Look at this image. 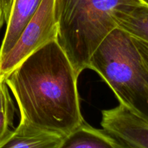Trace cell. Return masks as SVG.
Listing matches in <instances>:
<instances>
[{
	"label": "cell",
	"instance_id": "6da1fadb",
	"mask_svg": "<svg viewBox=\"0 0 148 148\" xmlns=\"http://www.w3.org/2000/svg\"><path fill=\"white\" fill-rule=\"evenodd\" d=\"M78 77L57 40L30 54L5 77L20 121L63 137L82 125Z\"/></svg>",
	"mask_w": 148,
	"mask_h": 148
},
{
	"label": "cell",
	"instance_id": "7a4b0ae2",
	"mask_svg": "<svg viewBox=\"0 0 148 148\" xmlns=\"http://www.w3.org/2000/svg\"><path fill=\"white\" fill-rule=\"evenodd\" d=\"M141 0H55L57 42L77 75L103 40L117 28L114 13L143 4Z\"/></svg>",
	"mask_w": 148,
	"mask_h": 148
},
{
	"label": "cell",
	"instance_id": "3957f363",
	"mask_svg": "<svg viewBox=\"0 0 148 148\" xmlns=\"http://www.w3.org/2000/svg\"><path fill=\"white\" fill-rule=\"evenodd\" d=\"M95 71L110 87L120 104L148 121V69L132 36L113 30L90 59Z\"/></svg>",
	"mask_w": 148,
	"mask_h": 148
},
{
	"label": "cell",
	"instance_id": "277c9868",
	"mask_svg": "<svg viewBox=\"0 0 148 148\" xmlns=\"http://www.w3.org/2000/svg\"><path fill=\"white\" fill-rule=\"evenodd\" d=\"M55 0H42L17 42L0 61V76L5 77L36 51L51 41L57 40Z\"/></svg>",
	"mask_w": 148,
	"mask_h": 148
},
{
	"label": "cell",
	"instance_id": "5b68a950",
	"mask_svg": "<svg viewBox=\"0 0 148 148\" xmlns=\"http://www.w3.org/2000/svg\"><path fill=\"white\" fill-rule=\"evenodd\" d=\"M101 125L106 132L130 148H148V121L121 104L102 111Z\"/></svg>",
	"mask_w": 148,
	"mask_h": 148
},
{
	"label": "cell",
	"instance_id": "8992f818",
	"mask_svg": "<svg viewBox=\"0 0 148 148\" xmlns=\"http://www.w3.org/2000/svg\"><path fill=\"white\" fill-rule=\"evenodd\" d=\"M64 137L20 121L0 148H59Z\"/></svg>",
	"mask_w": 148,
	"mask_h": 148
},
{
	"label": "cell",
	"instance_id": "52a82bcc",
	"mask_svg": "<svg viewBox=\"0 0 148 148\" xmlns=\"http://www.w3.org/2000/svg\"><path fill=\"white\" fill-rule=\"evenodd\" d=\"M42 0H13L7 29L0 47V61L17 42L22 31L37 11Z\"/></svg>",
	"mask_w": 148,
	"mask_h": 148
},
{
	"label": "cell",
	"instance_id": "ba28073f",
	"mask_svg": "<svg viewBox=\"0 0 148 148\" xmlns=\"http://www.w3.org/2000/svg\"><path fill=\"white\" fill-rule=\"evenodd\" d=\"M119 143L103 130L86 122L64 137L59 148H119Z\"/></svg>",
	"mask_w": 148,
	"mask_h": 148
},
{
	"label": "cell",
	"instance_id": "9c48e42d",
	"mask_svg": "<svg viewBox=\"0 0 148 148\" xmlns=\"http://www.w3.org/2000/svg\"><path fill=\"white\" fill-rule=\"evenodd\" d=\"M117 27L148 45V5L143 3L119 9L114 13Z\"/></svg>",
	"mask_w": 148,
	"mask_h": 148
},
{
	"label": "cell",
	"instance_id": "30bf717a",
	"mask_svg": "<svg viewBox=\"0 0 148 148\" xmlns=\"http://www.w3.org/2000/svg\"><path fill=\"white\" fill-rule=\"evenodd\" d=\"M2 111L15 112V107L10 97L9 88L5 82V77L0 76V112Z\"/></svg>",
	"mask_w": 148,
	"mask_h": 148
},
{
	"label": "cell",
	"instance_id": "8fae6325",
	"mask_svg": "<svg viewBox=\"0 0 148 148\" xmlns=\"http://www.w3.org/2000/svg\"><path fill=\"white\" fill-rule=\"evenodd\" d=\"M14 111L0 112V145L11 134Z\"/></svg>",
	"mask_w": 148,
	"mask_h": 148
},
{
	"label": "cell",
	"instance_id": "7c38bea8",
	"mask_svg": "<svg viewBox=\"0 0 148 148\" xmlns=\"http://www.w3.org/2000/svg\"><path fill=\"white\" fill-rule=\"evenodd\" d=\"M132 39L134 43H135L136 46H137V49L140 51V54H141V56L143 58V62H144L146 67L148 69V45L147 43L138 40V39L134 38H132Z\"/></svg>",
	"mask_w": 148,
	"mask_h": 148
},
{
	"label": "cell",
	"instance_id": "4fadbf2b",
	"mask_svg": "<svg viewBox=\"0 0 148 148\" xmlns=\"http://www.w3.org/2000/svg\"><path fill=\"white\" fill-rule=\"evenodd\" d=\"M13 0H0L1 9H2L3 14H4V22L7 23L11 12Z\"/></svg>",
	"mask_w": 148,
	"mask_h": 148
},
{
	"label": "cell",
	"instance_id": "5bb4252c",
	"mask_svg": "<svg viewBox=\"0 0 148 148\" xmlns=\"http://www.w3.org/2000/svg\"><path fill=\"white\" fill-rule=\"evenodd\" d=\"M4 14H3L2 9H1V4H0V30H1V27H2L3 24H4Z\"/></svg>",
	"mask_w": 148,
	"mask_h": 148
},
{
	"label": "cell",
	"instance_id": "9a60e30c",
	"mask_svg": "<svg viewBox=\"0 0 148 148\" xmlns=\"http://www.w3.org/2000/svg\"><path fill=\"white\" fill-rule=\"evenodd\" d=\"M119 148H130V147H127V146H126V145H124L121 144V143H119Z\"/></svg>",
	"mask_w": 148,
	"mask_h": 148
},
{
	"label": "cell",
	"instance_id": "2e32d148",
	"mask_svg": "<svg viewBox=\"0 0 148 148\" xmlns=\"http://www.w3.org/2000/svg\"><path fill=\"white\" fill-rule=\"evenodd\" d=\"M141 1H143V3H145V4H147V5H148V0H141Z\"/></svg>",
	"mask_w": 148,
	"mask_h": 148
}]
</instances>
